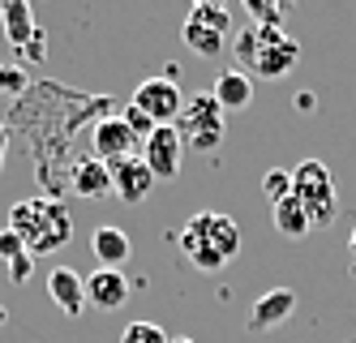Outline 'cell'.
I'll list each match as a JSON object with an SVG mask.
<instances>
[{
	"label": "cell",
	"instance_id": "1",
	"mask_svg": "<svg viewBox=\"0 0 356 343\" xmlns=\"http://www.w3.org/2000/svg\"><path fill=\"white\" fill-rule=\"evenodd\" d=\"M176 245L185 249V257L202 275H215L241 253V228H236V219L219 215V210H197L185 223V232L176 236Z\"/></svg>",
	"mask_w": 356,
	"mask_h": 343
},
{
	"label": "cell",
	"instance_id": "2",
	"mask_svg": "<svg viewBox=\"0 0 356 343\" xmlns=\"http://www.w3.org/2000/svg\"><path fill=\"white\" fill-rule=\"evenodd\" d=\"M9 232L22 236L31 257L43 253H56L69 245L73 236V219L60 202H47V198H31V202H13L9 206Z\"/></svg>",
	"mask_w": 356,
	"mask_h": 343
},
{
	"label": "cell",
	"instance_id": "3",
	"mask_svg": "<svg viewBox=\"0 0 356 343\" xmlns=\"http://www.w3.org/2000/svg\"><path fill=\"white\" fill-rule=\"evenodd\" d=\"M292 198L305 206L314 228H330L339 219V193H335V180H330V168L322 159H305L292 168Z\"/></svg>",
	"mask_w": 356,
	"mask_h": 343
},
{
	"label": "cell",
	"instance_id": "4",
	"mask_svg": "<svg viewBox=\"0 0 356 343\" xmlns=\"http://www.w3.org/2000/svg\"><path fill=\"white\" fill-rule=\"evenodd\" d=\"M227 35H232V13L223 5H215V0H197L185 17V31H181L189 51H197V56H207V61H215L227 47Z\"/></svg>",
	"mask_w": 356,
	"mask_h": 343
},
{
	"label": "cell",
	"instance_id": "5",
	"mask_svg": "<svg viewBox=\"0 0 356 343\" xmlns=\"http://www.w3.org/2000/svg\"><path fill=\"white\" fill-rule=\"evenodd\" d=\"M176 134H181V142L193 146V150H215L223 142V108L215 103L211 90L185 99L181 116H176Z\"/></svg>",
	"mask_w": 356,
	"mask_h": 343
},
{
	"label": "cell",
	"instance_id": "6",
	"mask_svg": "<svg viewBox=\"0 0 356 343\" xmlns=\"http://www.w3.org/2000/svg\"><path fill=\"white\" fill-rule=\"evenodd\" d=\"M300 61V43L284 26H258V51H253V73L258 77H288Z\"/></svg>",
	"mask_w": 356,
	"mask_h": 343
},
{
	"label": "cell",
	"instance_id": "7",
	"mask_svg": "<svg viewBox=\"0 0 356 343\" xmlns=\"http://www.w3.org/2000/svg\"><path fill=\"white\" fill-rule=\"evenodd\" d=\"M181 159H185V142L176 134V125H159L155 134L142 142V163L150 168L155 180H176L181 176Z\"/></svg>",
	"mask_w": 356,
	"mask_h": 343
},
{
	"label": "cell",
	"instance_id": "8",
	"mask_svg": "<svg viewBox=\"0 0 356 343\" xmlns=\"http://www.w3.org/2000/svg\"><path fill=\"white\" fill-rule=\"evenodd\" d=\"M134 108H142L155 125H176V116L185 108V95L176 82H168V77H146L134 90Z\"/></svg>",
	"mask_w": 356,
	"mask_h": 343
},
{
	"label": "cell",
	"instance_id": "9",
	"mask_svg": "<svg viewBox=\"0 0 356 343\" xmlns=\"http://www.w3.org/2000/svg\"><path fill=\"white\" fill-rule=\"evenodd\" d=\"M90 142H95V159L99 163H120V159H134V129L124 125L120 116H108V120H99L90 129Z\"/></svg>",
	"mask_w": 356,
	"mask_h": 343
},
{
	"label": "cell",
	"instance_id": "10",
	"mask_svg": "<svg viewBox=\"0 0 356 343\" xmlns=\"http://www.w3.org/2000/svg\"><path fill=\"white\" fill-rule=\"evenodd\" d=\"M112 172V193L124 202V206H142L150 198V189H155V176H150V168L138 159H120V163H108Z\"/></svg>",
	"mask_w": 356,
	"mask_h": 343
},
{
	"label": "cell",
	"instance_id": "11",
	"mask_svg": "<svg viewBox=\"0 0 356 343\" xmlns=\"http://www.w3.org/2000/svg\"><path fill=\"white\" fill-rule=\"evenodd\" d=\"M124 301H129V279H124V271L95 266V275H86V305H95L99 313H112Z\"/></svg>",
	"mask_w": 356,
	"mask_h": 343
},
{
	"label": "cell",
	"instance_id": "12",
	"mask_svg": "<svg viewBox=\"0 0 356 343\" xmlns=\"http://www.w3.org/2000/svg\"><path fill=\"white\" fill-rule=\"evenodd\" d=\"M47 296H52L56 309H65L69 318H82L86 313V275H78L73 266L47 271Z\"/></svg>",
	"mask_w": 356,
	"mask_h": 343
},
{
	"label": "cell",
	"instance_id": "13",
	"mask_svg": "<svg viewBox=\"0 0 356 343\" xmlns=\"http://www.w3.org/2000/svg\"><path fill=\"white\" fill-rule=\"evenodd\" d=\"M292 309H296V292H292V287H270V292H262L258 301H253L249 330H270L279 322H288Z\"/></svg>",
	"mask_w": 356,
	"mask_h": 343
},
{
	"label": "cell",
	"instance_id": "14",
	"mask_svg": "<svg viewBox=\"0 0 356 343\" xmlns=\"http://www.w3.org/2000/svg\"><path fill=\"white\" fill-rule=\"evenodd\" d=\"M211 95H215V103L223 108V116H227V112H245L249 103H253V77H249L245 69H223V73L215 77Z\"/></svg>",
	"mask_w": 356,
	"mask_h": 343
},
{
	"label": "cell",
	"instance_id": "15",
	"mask_svg": "<svg viewBox=\"0 0 356 343\" xmlns=\"http://www.w3.org/2000/svg\"><path fill=\"white\" fill-rule=\"evenodd\" d=\"M0 26H5L9 47H17V51H26V47H31V39L39 35L31 0H5V5H0Z\"/></svg>",
	"mask_w": 356,
	"mask_h": 343
},
{
	"label": "cell",
	"instance_id": "16",
	"mask_svg": "<svg viewBox=\"0 0 356 343\" xmlns=\"http://www.w3.org/2000/svg\"><path fill=\"white\" fill-rule=\"evenodd\" d=\"M90 253H95L99 266L120 271L124 262H129L134 245H129V236H124L120 228H95V232H90Z\"/></svg>",
	"mask_w": 356,
	"mask_h": 343
},
{
	"label": "cell",
	"instance_id": "17",
	"mask_svg": "<svg viewBox=\"0 0 356 343\" xmlns=\"http://www.w3.org/2000/svg\"><path fill=\"white\" fill-rule=\"evenodd\" d=\"M69 184L78 198H99V193H112V172L99 159H78L69 172Z\"/></svg>",
	"mask_w": 356,
	"mask_h": 343
},
{
	"label": "cell",
	"instance_id": "18",
	"mask_svg": "<svg viewBox=\"0 0 356 343\" xmlns=\"http://www.w3.org/2000/svg\"><path fill=\"white\" fill-rule=\"evenodd\" d=\"M270 219H275V232L284 236V241H305V236L314 232L309 215H305V206L296 198H284V202H275L270 206Z\"/></svg>",
	"mask_w": 356,
	"mask_h": 343
},
{
	"label": "cell",
	"instance_id": "19",
	"mask_svg": "<svg viewBox=\"0 0 356 343\" xmlns=\"http://www.w3.org/2000/svg\"><path fill=\"white\" fill-rule=\"evenodd\" d=\"M262 193L270 198V206L284 202V198H292V172H288V168H270V172L262 176Z\"/></svg>",
	"mask_w": 356,
	"mask_h": 343
},
{
	"label": "cell",
	"instance_id": "20",
	"mask_svg": "<svg viewBox=\"0 0 356 343\" xmlns=\"http://www.w3.org/2000/svg\"><path fill=\"white\" fill-rule=\"evenodd\" d=\"M120 343H172V339H168V330L159 322H129L124 335H120Z\"/></svg>",
	"mask_w": 356,
	"mask_h": 343
},
{
	"label": "cell",
	"instance_id": "21",
	"mask_svg": "<svg viewBox=\"0 0 356 343\" xmlns=\"http://www.w3.org/2000/svg\"><path fill=\"white\" fill-rule=\"evenodd\" d=\"M249 17H253V26H279L288 17V5H266V0H249Z\"/></svg>",
	"mask_w": 356,
	"mask_h": 343
},
{
	"label": "cell",
	"instance_id": "22",
	"mask_svg": "<svg viewBox=\"0 0 356 343\" xmlns=\"http://www.w3.org/2000/svg\"><path fill=\"white\" fill-rule=\"evenodd\" d=\"M31 86V69L26 65H0V90L5 95H22Z\"/></svg>",
	"mask_w": 356,
	"mask_h": 343
},
{
	"label": "cell",
	"instance_id": "23",
	"mask_svg": "<svg viewBox=\"0 0 356 343\" xmlns=\"http://www.w3.org/2000/svg\"><path fill=\"white\" fill-rule=\"evenodd\" d=\"M120 120L134 129V138H138V142H146V138H150V134H155V129H159V125L150 120V116H146L142 108H134V103H124V116H120Z\"/></svg>",
	"mask_w": 356,
	"mask_h": 343
},
{
	"label": "cell",
	"instance_id": "24",
	"mask_svg": "<svg viewBox=\"0 0 356 343\" xmlns=\"http://www.w3.org/2000/svg\"><path fill=\"white\" fill-rule=\"evenodd\" d=\"M236 61L245 69H253V51H258V26H245V31H236Z\"/></svg>",
	"mask_w": 356,
	"mask_h": 343
},
{
	"label": "cell",
	"instance_id": "25",
	"mask_svg": "<svg viewBox=\"0 0 356 343\" xmlns=\"http://www.w3.org/2000/svg\"><path fill=\"white\" fill-rule=\"evenodd\" d=\"M31 271H35V257H31V253L13 257V262H9V283H17V287H22V283L31 279Z\"/></svg>",
	"mask_w": 356,
	"mask_h": 343
},
{
	"label": "cell",
	"instance_id": "26",
	"mask_svg": "<svg viewBox=\"0 0 356 343\" xmlns=\"http://www.w3.org/2000/svg\"><path fill=\"white\" fill-rule=\"evenodd\" d=\"M22 253H26V245H22V236L17 232H0V257H5V262H13V257H22Z\"/></svg>",
	"mask_w": 356,
	"mask_h": 343
},
{
	"label": "cell",
	"instance_id": "27",
	"mask_svg": "<svg viewBox=\"0 0 356 343\" xmlns=\"http://www.w3.org/2000/svg\"><path fill=\"white\" fill-rule=\"evenodd\" d=\"M296 108H300V112H314V108H318V99H314L309 90H300V95H296Z\"/></svg>",
	"mask_w": 356,
	"mask_h": 343
},
{
	"label": "cell",
	"instance_id": "28",
	"mask_svg": "<svg viewBox=\"0 0 356 343\" xmlns=\"http://www.w3.org/2000/svg\"><path fill=\"white\" fill-rule=\"evenodd\" d=\"M5 154H9V134L0 129V168H5Z\"/></svg>",
	"mask_w": 356,
	"mask_h": 343
},
{
	"label": "cell",
	"instance_id": "29",
	"mask_svg": "<svg viewBox=\"0 0 356 343\" xmlns=\"http://www.w3.org/2000/svg\"><path fill=\"white\" fill-rule=\"evenodd\" d=\"M0 322H9V309L5 305H0Z\"/></svg>",
	"mask_w": 356,
	"mask_h": 343
},
{
	"label": "cell",
	"instance_id": "30",
	"mask_svg": "<svg viewBox=\"0 0 356 343\" xmlns=\"http://www.w3.org/2000/svg\"><path fill=\"white\" fill-rule=\"evenodd\" d=\"M172 343H193V339H172Z\"/></svg>",
	"mask_w": 356,
	"mask_h": 343
},
{
	"label": "cell",
	"instance_id": "31",
	"mask_svg": "<svg viewBox=\"0 0 356 343\" xmlns=\"http://www.w3.org/2000/svg\"><path fill=\"white\" fill-rule=\"evenodd\" d=\"M352 253H356V232H352Z\"/></svg>",
	"mask_w": 356,
	"mask_h": 343
}]
</instances>
